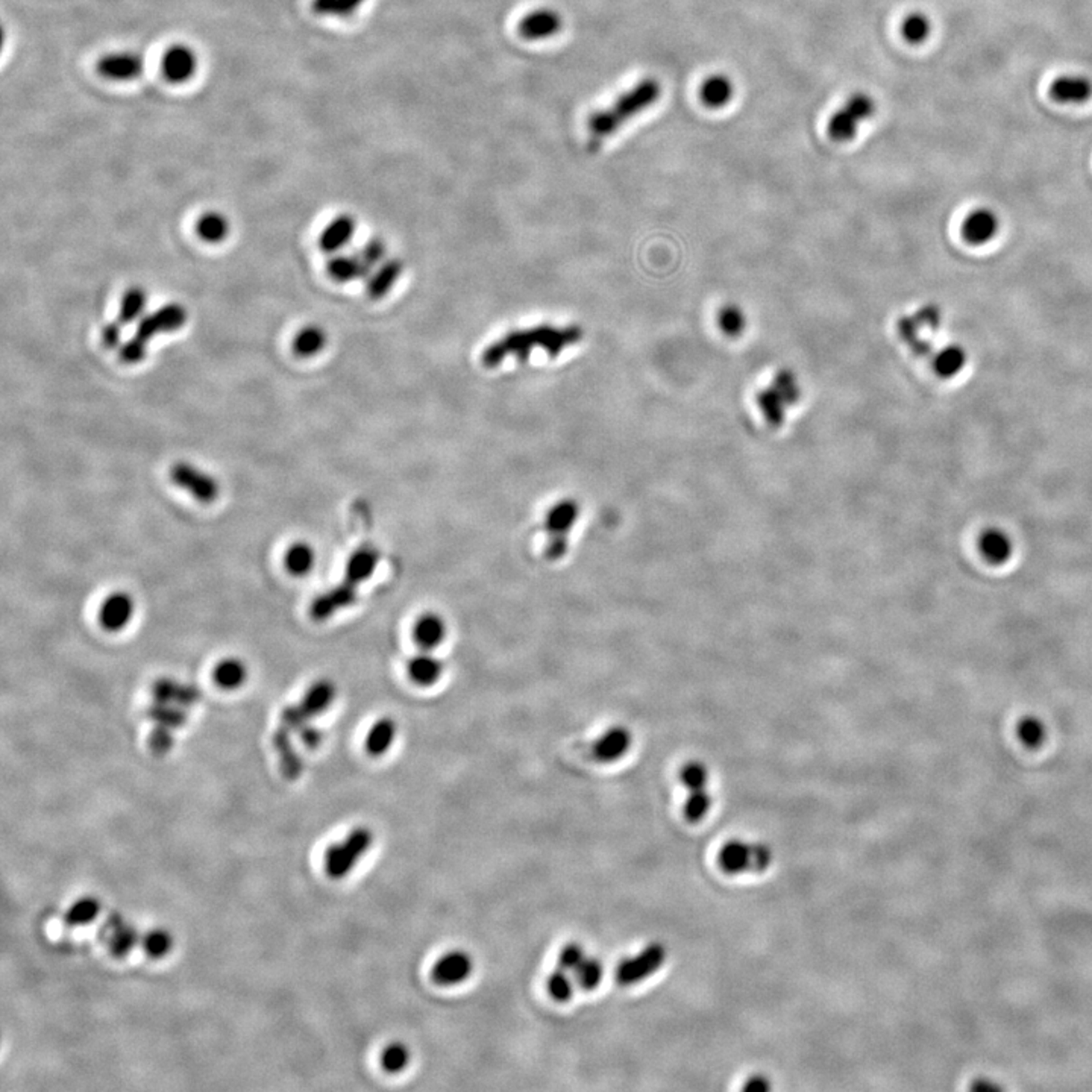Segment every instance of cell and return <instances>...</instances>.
Here are the masks:
<instances>
[{"instance_id": "obj_1", "label": "cell", "mask_w": 1092, "mask_h": 1092, "mask_svg": "<svg viewBox=\"0 0 1092 1092\" xmlns=\"http://www.w3.org/2000/svg\"><path fill=\"white\" fill-rule=\"evenodd\" d=\"M584 333L580 327L537 325L528 329H513L491 343L482 354V364L487 369L501 366L507 357L526 362L534 349H542L550 358L560 357L565 349L581 342Z\"/></svg>"}, {"instance_id": "obj_2", "label": "cell", "mask_w": 1092, "mask_h": 1092, "mask_svg": "<svg viewBox=\"0 0 1092 1092\" xmlns=\"http://www.w3.org/2000/svg\"><path fill=\"white\" fill-rule=\"evenodd\" d=\"M661 91L663 89L661 81L645 78L639 81L633 89L624 91L610 107L592 113L587 120L589 146L592 149H598L604 140L624 128L630 120L645 113L655 102H659Z\"/></svg>"}, {"instance_id": "obj_3", "label": "cell", "mask_w": 1092, "mask_h": 1092, "mask_svg": "<svg viewBox=\"0 0 1092 1092\" xmlns=\"http://www.w3.org/2000/svg\"><path fill=\"white\" fill-rule=\"evenodd\" d=\"M877 111V104L868 93H854L830 115L827 135L836 143H849L857 137L859 128Z\"/></svg>"}, {"instance_id": "obj_4", "label": "cell", "mask_w": 1092, "mask_h": 1092, "mask_svg": "<svg viewBox=\"0 0 1092 1092\" xmlns=\"http://www.w3.org/2000/svg\"><path fill=\"white\" fill-rule=\"evenodd\" d=\"M718 862L724 873H762L772 862V851L764 844H746L731 840L721 849Z\"/></svg>"}, {"instance_id": "obj_5", "label": "cell", "mask_w": 1092, "mask_h": 1092, "mask_svg": "<svg viewBox=\"0 0 1092 1092\" xmlns=\"http://www.w3.org/2000/svg\"><path fill=\"white\" fill-rule=\"evenodd\" d=\"M372 832L369 829L354 830L346 840L333 845L325 853V871L331 879L346 877L357 865L363 854L372 845Z\"/></svg>"}, {"instance_id": "obj_6", "label": "cell", "mask_w": 1092, "mask_h": 1092, "mask_svg": "<svg viewBox=\"0 0 1092 1092\" xmlns=\"http://www.w3.org/2000/svg\"><path fill=\"white\" fill-rule=\"evenodd\" d=\"M334 698H336V687L331 681L320 680L314 683L308 689L301 704L296 707H288L284 712V725L288 727V730H294L296 727L303 724V721L325 712L331 705Z\"/></svg>"}, {"instance_id": "obj_7", "label": "cell", "mask_w": 1092, "mask_h": 1092, "mask_svg": "<svg viewBox=\"0 0 1092 1092\" xmlns=\"http://www.w3.org/2000/svg\"><path fill=\"white\" fill-rule=\"evenodd\" d=\"M170 480L179 489L189 491L196 501L202 502V504H211L216 501L218 491H220L218 482L209 473L200 471L199 467L193 466L190 463H175L170 469Z\"/></svg>"}, {"instance_id": "obj_8", "label": "cell", "mask_w": 1092, "mask_h": 1092, "mask_svg": "<svg viewBox=\"0 0 1092 1092\" xmlns=\"http://www.w3.org/2000/svg\"><path fill=\"white\" fill-rule=\"evenodd\" d=\"M666 951L661 943H651L644 951L627 959L616 968V980L619 985L628 986L642 982L654 974L665 962Z\"/></svg>"}, {"instance_id": "obj_9", "label": "cell", "mask_w": 1092, "mask_h": 1092, "mask_svg": "<svg viewBox=\"0 0 1092 1092\" xmlns=\"http://www.w3.org/2000/svg\"><path fill=\"white\" fill-rule=\"evenodd\" d=\"M187 320V311L179 303H167L140 319L135 337L149 343L150 338L157 334L174 333L184 325Z\"/></svg>"}, {"instance_id": "obj_10", "label": "cell", "mask_w": 1092, "mask_h": 1092, "mask_svg": "<svg viewBox=\"0 0 1092 1092\" xmlns=\"http://www.w3.org/2000/svg\"><path fill=\"white\" fill-rule=\"evenodd\" d=\"M96 67L105 80L132 81L143 73L144 58L139 52L120 50L104 55Z\"/></svg>"}, {"instance_id": "obj_11", "label": "cell", "mask_w": 1092, "mask_h": 1092, "mask_svg": "<svg viewBox=\"0 0 1092 1092\" xmlns=\"http://www.w3.org/2000/svg\"><path fill=\"white\" fill-rule=\"evenodd\" d=\"M198 70V55L190 46L174 45L166 50L161 61V72L170 84H184Z\"/></svg>"}, {"instance_id": "obj_12", "label": "cell", "mask_w": 1092, "mask_h": 1092, "mask_svg": "<svg viewBox=\"0 0 1092 1092\" xmlns=\"http://www.w3.org/2000/svg\"><path fill=\"white\" fill-rule=\"evenodd\" d=\"M449 627L445 618L437 611L427 610L417 616L412 626L413 642L421 651L437 650L447 641Z\"/></svg>"}, {"instance_id": "obj_13", "label": "cell", "mask_w": 1092, "mask_h": 1092, "mask_svg": "<svg viewBox=\"0 0 1092 1092\" xmlns=\"http://www.w3.org/2000/svg\"><path fill=\"white\" fill-rule=\"evenodd\" d=\"M563 30L560 13L551 8H537L522 17L517 30L524 40L542 41L552 38Z\"/></svg>"}, {"instance_id": "obj_14", "label": "cell", "mask_w": 1092, "mask_h": 1092, "mask_svg": "<svg viewBox=\"0 0 1092 1092\" xmlns=\"http://www.w3.org/2000/svg\"><path fill=\"white\" fill-rule=\"evenodd\" d=\"M135 602L126 592H115L105 598L99 610V624L109 633H119L132 621Z\"/></svg>"}, {"instance_id": "obj_15", "label": "cell", "mask_w": 1092, "mask_h": 1092, "mask_svg": "<svg viewBox=\"0 0 1092 1092\" xmlns=\"http://www.w3.org/2000/svg\"><path fill=\"white\" fill-rule=\"evenodd\" d=\"M1000 231V218L991 209H977L965 218L962 224V237L973 246L991 243Z\"/></svg>"}, {"instance_id": "obj_16", "label": "cell", "mask_w": 1092, "mask_h": 1092, "mask_svg": "<svg viewBox=\"0 0 1092 1092\" xmlns=\"http://www.w3.org/2000/svg\"><path fill=\"white\" fill-rule=\"evenodd\" d=\"M473 962L465 951H451L439 959L432 967V980L442 986H454L471 976Z\"/></svg>"}, {"instance_id": "obj_17", "label": "cell", "mask_w": 1092, "mask_h": 1092, "mask_svg": "<svg viewBox=\"0 0 1092 1092\" xmlns=\"http://www.w3.org/2000/svg\"><path fill=\"white\" fill-rule=\"evenodd\" d=\"M405 672L408 680L417 687H432L442 678L445 665L432 651H419L408 659Z\"/></svg>"}, {"instance_id": "obj_18", "label": "cell", "mask_w": 1092, "mask_h": 1092, "mask_svg": "<svg viewBox=\"0 0 1092 1092\" xmlns=\"http://www.w3.org/2000/svg\"><path fill=\"white\" fill-rule=\"evenodd\" d=\"M1050 96L1059 104H1085L1092 98V81L1082 75L1061 76L1050 85Z\"/></svg>"}, {"instance_id": "obj_19", "label": "cell", "mask_w": 1092, "mask_h": 1092, "mask_svg": "<svg viewBox=\"0 0 1092 1092\" xmlns=\"http://www.w3.org/2000/svg\"><path fill=\"white\" fill-rule=\"evenodd\" d=\"M580 504L576 499H572V498L560 499L556 504H552L550 510L546 512V532L550 536L567 537L580 519Z\"/></svg>"}, {"instance_id": "obj_20", "label": "cell", "mask_w": 1092, "mask_h": 1092, "mask_svg": "<svg viewBox=\"0 0 1092 1092\" xmlns=\"http://www.w3.org/2000/svg\"><path fill=\"white\" fill-rule=\"evenodd\" d=\"M630 731L624 727H611L596 739L592 748L593 757L602 764H610L621 759L630 750Z\"/></svg>"}, {"instance_id": "obj_21", "label": "cell", "mask_w": 1092, "mask_h": 1092, "mask_svg": "<svg viewBox=\"0 0 1092 1092\" xmlns=\"http://www.w3.org/2000/svg\"><path fill=\"white\" fill-rule=\"evenodd\" d=\"M977 546L983 559L993 565H1003L1012 557V539L1000 528L985 530L978 536Z\"/></svg>"}, {"instance_id": "obj_22", "label": "cell", "mask_w": 1092, "mask_h": 1092, "mask_svg": "<svg viewBox=\"0 0 1092 1092\" xmlns=\"http://www.w3.org/2000/svg\"><path fill=\"white\" fill-rule=\"evenodd\" d=\"M700 100L710 109L724 108L735 96V82L730 76L716 73L703 81L700 85Z\"/></svg>"}, {"instance_id": "obj_23", "label": "cell", "mask_w": 1092, "mask_h": 1092, "mask_svg": "<svg viewBox=\"0 0 1092 1092\" xmlns=\"http://www.w3.org/2000/svg\"><path fill=\"white\" fill-rule=\"evenodd\" d=\"M355 234V218L349 214H340L325 226L319 239L323 252H337L348 244Z\"/></svg>"}, {"instance_id": "obj_24", "label": "cell", "mask_w": 1092, "mask_h": 1092, "mask_svg": "<svg viewBox=\"0 0 1092 1092\" xmlns=\"http://www.w3.org/2000/svg\"><path fill=\"white\" fill-rule=\"evenodd\" d=\"M397 736V725L393 718L386 716V718L375 721L371 725L368 735H366V742H364L368 755L372 757H381L386 755L395 744Z\"/></svg>"}, {"instance_id": "obj_25", "label": "cell", "mask_w": 1092, "mask_h": 1092, "mask_svg": "<svg viewBox=\"0 0 1092 1092\" xmlns=\"http://www.w3.org/2000/svg\"><path fill=\"white\" fill-rule=\"evenodd\" d=\"M404 264L399 260H388L380 266L369 278L366 294L372 301L388 296L399 277L403 275Z\"/></svg>"}, {"instance_id": "obj_26", "label": "cell", "mask_w": 1092, "mask_h": 1092, "mask_svg": "<svg viewBox=\"0 0 1092 1092\" xmlns=\"http://www.w3.org/2000/svg\"><path fill=\"white\" fill-rule=\"evenodd\" d=\"M328 275L337 283H349L355 279L366 278L371 273V268L363 261L362 257L355 255H336L329 260L327 266Z\"/></svg>"}, {"instance_id": "obj_27", "label": "cell", "mask_w": 1092, "mask_h": 1092, "mask_svg": "<svg viewBox=\"0 0 1092 1092\" xmlns=\"http://www.w3.org/2000/svg\"><path fill=\"white\" fill-rule=\"evenodd\" d=\"M378 560V552L371 546H364L354 552L346 563V584L354 586L371 578L377 569Z\"/></svg>"}, {"instance_id": "obj_28", "label": "cell", "mask_w": 1092, "mask_h": 1092, "mask_svg": "<svg viewBox=\"0 0 1092 1092\" xmlns=\"http://www.w3.org/2000/svg\"><path fill=\"white\" fill-rule=\"evenodd\" d=\"M316 565V551L307 542H296L288 546L284 554V567L294 576H305L313 571Z\"/></svg>"}, {"instance_id": "obj_29", "label": "cell", "mask_w": 1092, "mask_h": 1092, "mask_svg": "<svg viewBox=\"0 0 1092 1092\" xmlns=\"http://www.w3.org/2000/svg\"><path fill=\"white\" fill-rule=\"evenodd\" d=\"M248 678V668L240 659H225L218 661L213 670L214 685L220 689L235 690L242 687Z\"/></svg>"}, {"instance_id": "obj_30", "label": "cell", "mask_w": 1092, "mask_h": 1092, "mask_svg": "<svg viewBox=\"0 0 1092 1092\" xmlns=\"http://www.w3.org/2000/svg\"><path fill=\"white\" fill-rule=\"evenodd\" d=\"M327 345V334L322 328L316 325L305 327L294 336V353L298 357H313L320 353Z\"/></svg>"}, {"instance_id": "obj_31", "label": "cell", "mask_w": 1092, "mask_h": 1092, "mask_svg": "<svg viewBox=\"0 0 1092 1092\" xmlns=\"http://www.w3.org/2000/svg\"><path fill=\"white\" fill-rule=\"evenodd\" d=\"M196 231L199 237L207 243H218L228 235L229 222L224 214L209 211L199 218Z\"/></svg>"}, {"instance_id": "obj_32", "label": "cell", "mask_w": 1092, "mask_h": 1092, "mask_svg": "<svg viewBox=\"0 0 1092 1092\" xmlns=\"http://www.w3.org/2000/svg\"><path fill=\"white\" fill-rule=\"evenodd\" d=\"M934 371L943 378H953L967 366V353L960 346L951 345L939 351L934 358Z\"/></svg>"}, {"instance_id": "obj_33", "label": "cell", "mask_w": 1092, "mask_h": 1092, "mask_svg": "<svg viewBox=\"0 0 1092 1092\" xmlns=\"http://www.w3.org/2000/svg\"><path fill=\"white\" fill-rule=\"evenodd\" d=\"M900 30H901L904 40L910 45H923L932 32V21L923 13H912V14L906 15Z\"/></svg>"}, {"instance_id": "obj_34", "label": "cell", "mask_w": 1092, "mask_h": 1092, "mask_svg": "<svg viewBox=\"0 0 1092 1092\" xmlns=\"http://www.w3.org/2000/svg\"><path fill=\"white\" fill-rule=\"evenodd\" d=\"M1017 736L1024 746L1035 750L1047 739V727L1037 716H1026L1017 724Z\"/></svg>"}, {"instance_id": "obj_35", "label": "cell", "mask_w": 1092, "mask_h": 1092, "mask_svg": "<svg viewBox=\"0 0 1092 1092\" xmlns=\"http://www.w3.org/2000/svg\"><path fill=\"white\" fill-rule=\"evenodd\" d=\"M146 303H148V296L144 294L143 288H128L120 301L119 322L126 325V323L137 320L143 314Z\"/></svg>"}, {"instance_id": "obj_36", "label": "cell", "mask_w": 1092, "mask_h": 1092, "mask_svg": "<svg viewBox=\"0 0 1092 1092\" xmlns=\"http://www.w3.org/2000/svg\"><path fill=\"white\" fill-rule=\"evenodd\" d=\"M364 2L366 0H313L311 10L314 14L346 19V17H351Z\"/></svg>"}, {"instance_id": "obj_37", "label": "cell", "mask_w": 1092, "mask_h": 1092, "mask_svg": "<svg viewBox=\"0 0 1092 1092\" xmlns=\"http://www.w3.org/2000/svg\"><path fill=\"white\" fill-rule=\"evenodd\" d=\"M99 910L100 904L98 900L93 897H85L70 908L69 912L65 914V924L73 926V927L85 926V924L91 923L99 915Z\"/></svg>"}, {"instance_id": "obj_38", "label": "cell", "mask_w": 1092, "mask_h": 1092, "mask_svg": "<svg viewBox=\"0 0 1092 1092\" xmlns=\"http://www.w3.org/2000/svg\"><path fill=\"white\" fill-rule=\"evenodd\" d=\"M712 806V798L707 794L705 788L703 789L689 790V797L686 799L685 816L690 823H698L704 818Z\"/></svg>"}, {"instance_id": "obj_39", "label": "cell", "mask_w": 1092, "mask_h": 1092, "mask_svg": "<svg viewBox=\"0 0 1092 1092\" xmlns=\"http://www.w3.org/2000/svg\"><path fill=\"white\" fill-rule=\"evenodd\" d=\"M410 1061V1052L408 1048L401 1043H393L384 1048L381 1054V1065L384 1071L395 1072L403 1071L404 1068L407 1067Z\"/></svg>"}, {"instance_id": "obj_40", "label": "cell", "mask_w": 1092, "mask_h": 1092, "mask_svg": "<svg viewBox=\"0 0 1092 1092\" xmlns=\"http://www.w3.org/2000/svg\"><path fill=\"white\" fill-rule=\"evenodd\" d=\"M576 977L580 988L586 989V991L598 988L601 978H602V965L598 959L586 958L584 962L576 968Z\"/></svg>"}, {"instance_id": "obj_41", "label": "cell", "mask_w": 1092, "mask_h": 1092, "mask_svg": "<svg viewBox=\"0 0 1092 1092\" xmlns=\"http://www.w3.org/2000/svg\"><path fill=\"white\" fill-rule=\"evenodd\" d=\"M139 938L135 930L124 926V923H119L113 928L111 939H109V949L115 956H124L131 951V949L137 943Z\"/></svg>"}, {"instance_id": "obj_42", "label": "cell", "mask_w": 1092, "mask_h": 1092, "mask_svg": "<svg viewBox=\"0 0 1092 1092\" xmlns=\"http://www.w3.org/2000/svg\"><path fill=\"white\" fill-rule=\"evenodd\" d=\"M143 949L150 958H163L172 949V936L164 930H152L144 936Z\"/></svg>"}, {"instance_id": "obj_43", "label": "cell", "mask_w": 1092, "mask_h": 1092, "mask_svg": "<svg viewBox=\"0 0 1092 1092\" xmlns=\"http://www.w3.org/2000/svg\"><path fill=\"white\" fill-rule=\"evenodd\" d=\"M548 991L554 1000L561 1002V1003L571 1000L572 994H574V983L567 976V971L560 968L557 969L556 973H552L551 977L548 980Z\"/></svg>"}, {"instance_id": "obj_44", "label": "cell", "mask_w": 1092, "mask_h": 1092, "mask_svg": "<svg viewBox=\"0 0 1092 1092\" xmlns=\"http://www.w3.org/2000/svg\"><path fill=\"white\" fill-rule=\"evenodd\" d=\"M720 327L727 336H739L745 329V316L735 305L725 307L720 313Z\"/></svg>"}, {"instance_id": "obj_45", "label": "cell", "mask_w": 1092, "mask_h": 1092, "mask_svg": "<svg viewBox=\"0 0 1092 1092\" xmlns=\"http://www.w3.org/2000/svg\"><path fill=\"white\" fill-rule=\"evenodd\" d=\"M680 777L683 785L689 790L703 789L707 786V780H709L704 764H695V762L686 764L685 768L681 770Z\"/></svg>"}, {"instance_id": "obj_46", "label": "cell", "mask_w": 1092, "mask_h": 1092, "mask_svg": "<svg viewBox=\"0 0 1092 1092\" xmlns=\"http://www.w3.org/2000/svg\"><path fill=\"white\" fill-rule=\"evenodd\" d=\"M584 959H586V953H584V950H583L581 945H578V943H567V947L560 951L559 965H560L561 969H565L567 973L569 971L576 973V968L580 967L581 963L584 962Z\"/></svg>"}, {"instance_id": "obj_47", "label": "cell", "mask_w": 1092, "mask_h": 1092, "mask_svg": "<svg viewBox=\"0 0 1092 1092\" xmlns=\"http://www.w3.org/2000/svg\"><path fill=\"white\" fill-rule=\"evenodd\" d=\"M148 345L149 343L143 342V340H140L139 337L134 336V337L128 340L120 348L122 362L128 363V364H135V363L141 362L146 357V354H148Z\"/></svg>"}, {"instance_id": "obj_48", "label": "cell", "mask_w": 1092, "mask_h": 1092, "mask_svg": "<svg viewBox=\"0 0 1092 1092\" xmlns=\"http://www.w3.org/2000/svg\"><path fill=\"white\" fill-rule=\"evenodd\" d=\"M384 253H386V246H384L381 240L372 239L369 240L366 246H363L358 255L362 257L364 263L368 264L369 268L372 269V266H375V264L381 263V260L384 259Z\"/></svg>"}, {"instance_id": "obj_49", "label": "cell", "mask_w": 1092, "mask_h": 1092, "mask_svg": "<svg viewBox=\"0 0 1092 1092\" xmlns=\"http://www.w3.org/2000/svg\"><path fill=\"white\" fill-rule=\"evenodd\" d=\"M154 715L155 716H152L154 720L158 721L159 724H163L164 727H170V729L178 727V725L184 722V715H181L179 712H176V710H172L170 707H164V709H159V707H157V709H155Z\"/></svg>"}, {"instance_id": "obj_50", "label": "cell", "mask_w": 1092, "mask_h": 1092, "mask_svg": "<svg viewBox=\"0 0 1092 1092\" xmlns=\"http://www.w3.org/2000/svg\"><path fill=\"white\" fill-rule=\"evenodd\" d=\"M120 338H122V323L119 320L107 323L102 329V342L105 346L109 349L117 348Z\"/></svg>"}, {"instance_id": "obj_51", "label": "cell", "mask_w": 1092, "mask_h": 1092, "mask_svg": "<svg viewBox=\"0 0 1092 1092\" xmlns=\"http://www.w3.org/2000/svg\"><path fill=\"white\" fill-rule=\"evenodd\" d=\"M771 1083L764 1076H753L744 1085V1091H770Z\"/></svg>"}, {"instance_id": "obj_52", "label": "cell", "mask_w": 1092, "mask_h": 1092, "mask_svg": "<svg viewBox=\"0 0 1092 1092\" xmlns=\"http://www.w3.org/2000/svg\"><path fill=\"white\" fill-rule=\"evenodd\" d=\"M320 740H322V736H320V733H319L318 730H313V729H303V742H305L310 748H316V746H319V745H320Z\"/></svg>"}]
</instances>
